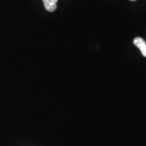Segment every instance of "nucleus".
Here are the masks:
<instances>
[{
  "mask_svg": "<svg viewBox=\"0 0 146 146\" xmlns=\"http://www.w3.org/2000/svg\"><path fill=\"white\" fill-rule=\"evenodd\" d=\"M133 43L139 49L144 57H146V43L145 40L141 37H136L133 41Z\"/></svg>",
  "mask_w": 146,
  "mask_h": 146,
  "instance_id": "f257e3e1",
  "label": "nucleus"
},
{
  "mask_svg": "<svg viewBox=\"0 0 146 146\" xmlns=\"http://www.w3.org/2000/svg\"><path fill=\"white\" fill-rule=\"evenodd\" d=\"M58 0H43L44 6L48 12H53L57 8V3Z\"/></svg>",
  "mask_w": 146,
  "mask_h": 146,
  "instance_id": "f03ea898",
  "label": "nucleus"
},
{
  "mask_svg": "<svg viewBox=\"0 0 146 146\" xmlns=\"http://www.w3.org/2000/svg\"><path fill=\"white\" fill-rule=\"evenodd\" d=\"M129 1H136V0H129Z\"/></svg>",
  "mask_w": 146,
  "mask_h": 146,
  "instance_id": "7ed1b4c3",
  "label": "nucleus"
}]
</instances>
